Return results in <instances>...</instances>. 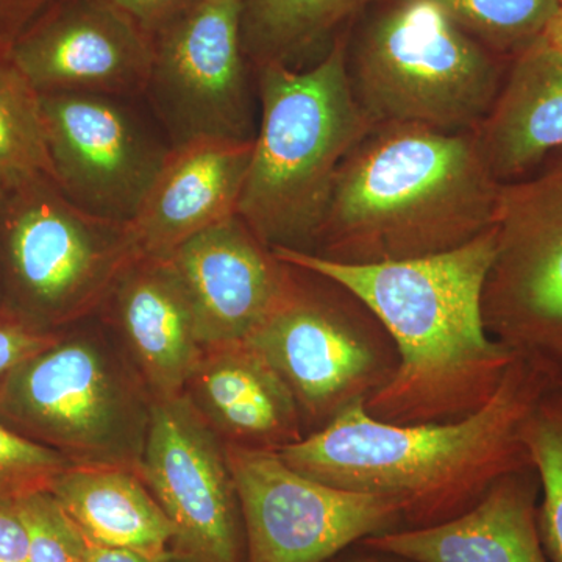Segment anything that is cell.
<instances>
[{
	"mask_svg": "<svg viewBox=\"0 0 562 562\" xmlns=\"http://www.w3.org/2000/svg\"><path fill=\"white\" fill-rule=\"evenodd\" d=\"M280 305L247 339L290 387L316 431L353 403L368 401L397 366L379 321L349 291L295 268Z\"/></svg>",
	"mask_w": 562,
	"mask_h": 562,
	"instance_id": "7",
	"label": "cell"
},
{
	"mask_svg": "<svg viewBox=\"0 0 562 562\" xmlns=\"http://www.w3.org/2000/svg\"><path fill=\"white\" fill-rule=\"evenodd\" d=\"M60 503L87 541L160 558L173 543V528L138 468L72 464L52 482Z\"/></svg>",
	"mask_w": 562,
	"mask_h": 562,
	"instance_id": "21",
	"label": "cell"
},
{
	"mask_svg": "<svg viewBox=\"0 0 562 562\" xmlns=\"http://www.w3.org/2000/svg\"><path fill=\"white\" fill-rule=\"evenodd\" d=\"M10 55L40 94L136 99L149 83L154 38L106 0H55Z\"/></svg>",
	"mask_w": 562,
	"mask_h": 562,
	"instance_id": "14",
	"label": "cell"
},
{
	"mask_svg": "<svg viewBox=\"0 0 562 562\" xmlns=\"http://www.w3.org/2000/svg\"><path fill=\"white\" fill-rule=\"evenodd\" d=\"M541 482L535 465L497 480L461 516L424 528H398L362 546L412 562H550L539 535Z\"/></svg>",
	"mask_w": 562,
	"mask_h": 562,
	"instance_id": "17",
	"label": "cell"
},
{
	"mask_svg": "<svg viewBox=\"0 0 562 562\" xmlns=\"http://www.w3.org/2000/svg\"><path fill=\"white\" fill-rule=\"evenodd\" d=\"M158 562H198L192 560V558L187 557V554L176 552V550H169L168 553L162 554Z\"/></svg>",
	"mask_w": 562,
	"mask_h": 562,
	"instance_id": "34",
	"label": "cell"
},
{
	"mask_svg": "<svg viewBox=\"0 0 562 562\" xmlns=\"http://www.w3.org/2000/svg\"><path fill=\"white\" fill-rule=\"evenodd\" d=\"M160 558L132 552V550L99 546V543L90 541H87V553H85V562H158Z\"/></svg>",
	"mask_w": 562,
	"mask_h": 562,
	"instance_id": "32",
	"label": "cell"
},
{
	"mask_svg": "<svg viewBox=\"0 0 562 562\" xmlns=\"http://www.w3.org/2000/svg\"><path fill=\"white\" fill-rule=\"evenodd\" d=\"M135 261L127 222L74 205L49 177L0 198V310L46 328L109 299Z\"/></svg>",
	"mask_w": 562,
	"mask_h": 562,
	"instance_id": "6",
	"label": "cell"
},
{
	"mask_svg": "<svg viewBox=\"0 0 562 562\" xmlns=\"http://www.w3.org/2000/svg\"><path fill=\"white\" fill-rule=\"evenodd\" d=\"M128 101L83 92L40 94L55 184L79 209L117 222L135 217L171 150Z\"/></svg>",
	"mask_w": 562,
	"mask_h": 562,
	"instance_id": "12",
	"label": "cell"
},
{
	"mask_svg": "<svg viewBox=\"0 0 562 562\" xmlns=\"http://www.w3.org/2000/svg\"><path fill=\"white\" fill-rule=\"evenodd\" d=\"M187 387L203 419L227 443L279 452L305 438L290 387L246 341L203 351Z\"/></svg>",
	"mask_w": 562,
	"mask_h": 562,
	"instance_id": "18",
	"label": "cell"
},
{
	"mask_svg": "<svg viewBox=\"0 0 562 562\" xmlns=\"http://www.w3.org/2000/svg\"><path fill=\"white\" fill-rule=\"evenodd\" d=\"M55 0H0V44L10 47Z\"/></svg>",
	"mask_w": 562,
	"mask_h": 562,
	"instance_id": "31",
	"label": "cell"
},
{
	"mask_svg": "<svg viewBox=\"0 0 562 562\" xmlns=\"http://www.w3.org/2000/svg\"><path fill=\"white\" fill-rule=\"evenodd\" d=\"M458 25L512 63L539 38L560 0H436Z\"/></svg>",
	"mask_w": 562,
	"mask_h": 562,
	"instance_id": "24",
	"label": "cell"
},
{
	"mask_svg": "<svg viewBox=\"0 0 562 562\" xmlns=\"http://www.w3.org/2000/svg\"><path fill=\"white\" fill-rule=\"evenodd\" d=\"M138 472L172 525L176 552L243 562L246 538L225 446L187 392L150 403Z\"/></svg>",
	"mask_w": 562,
	"mask_h": 562,
	"instance_id": "13",
	"label": "cell"
},
{
	"mask_svg": "<svg viewBox=\"0 0 562 562\" xmlns=\"http://www.w3.org/2000/svg\"><path fill=\"white\" fill-rule=\"evenodd\" d=\"M166 260L187 292L205 350L247 341L283 301L295 273L238 214L192 236Z\"/></svg>",
	"mask_w": 562,
	"mask_h": 562,
	"instance_id": "15",
	"label": "cell"
},
{
	"mask_svg": "<svg viewBox=\"0 0 562 562\" xmlns=\"http://www.w3.org/2000/svg\"><path fill=\"white\" fill-rule=\"evenodd\" d=\"M52 177L41 120L40 92L0 44V187Z\"/></svg>",
	"mask_w": 562,
	"mask_h": 562,
	"instance_id": "23",
	"label": "cell"
},
{
	"mask_svg": "<svg viewBox=\"0 0 562 562\" xmlns=\"http://www.w3.org/2000/svg\"><path fill=\"white\" fill-rule=\"evenodd\" d=\"M524 441L541 482L538 525L550 562H562V394L549 387L525 424Z\"/></svg>",
	"mask_w": 562,
	"mask_h": 562,
	"instance_id": "25",
	"label": "cell"
},
{
	"mask_svg": "<svg viewBox=\"0 0 562 562\" xmlns=\"http://www.w3.org/2000/svg\"><path fill=\"white\" fill-rule=\"evenodd\" d=\"M549 387L516 358L491 401L471 416L395 425L372 417L361 401L279 454L328 486L391 498L403 528L431 527L469 512L502 476L535 465L525 424Z\"/></svg>",
	"mask_w": 562,
	"mask_h": 562,
	"instance_id": "2",
	"label": "cell"
},
{
	"mask_svg": "<svg viewBox=\"0 0 562 562\" xmlns=\"http://www.w3.org/2000/svg\"><path fill=\"white\" fill-rule=\"evenodd\" d=\"M57 341L46 328L0 310V387L18 366Z\"/></svg>",
	"mask_w": 562,
	"mask_h": 562,
	"instance_id": "28",
	"label": "cell"
},
{
	"mask_svg": "<svg viewBox=\"0 0 562 562\" xmlns=\"http://www.w3.org/2000/svg\"><path fill=\"white\" fill-rule=\"evenodd\" d=\"M494 227L486 330L562 394V151L502 183Z\"/></svg>",
	"mask_w": 562,
	"mask_h": 562,
	"instance_id": "8",
	"label": "cell"
},
{
	"mask_svg": "<svg viewBox=\"0 0 562 562\" xmlns=\"http://www.w3.org/2000/svg\"><path fill=\"white\" fill-rule=\"evenodd\" d=\"M247 562H325L371 536L403 528L397 503L339 490L292 469L276 450L225 446Z\"/></svg>",
	"mask_w": 562,
	"mask_h": 562,
	"instance_id": "10",
	"label": "cell"
},
{
	"mask_svg": "<svg viewBox=\"0 0 562 562\" xmlns=\"http://www.w3.org/2000/svg\"><path fill=\"white\" fill-rule=\"evenodd\" d=\"M528 49L539 50L562 60V9L557 11L539 38Z\"/></svg>",
	"mask_w": 562,
	"mask_h": 562,
	"instance_id": "33",
	"label": "cell"
},
{
	"mask_svg": "<svg viewBox=\"0 0 562 562\" xmlns=\"http://www.w3.org/2000/svg\"><path fill=\"white\" fill-rule=\"evenodd\" d=\"M272 250L281 261L349 291L390 336L397 366L364 402L375 419L419 425L471 416L491 401L516 360L508 347L492 338L483 319L495 227L458 249L376 265Z\"/></svg>",
	"mask_w": 562,
	"mask_h": 562,
	"instance_id": "1",
	"label": "cell"
},
{
	"mask_svg": "<svg viewBox=\"0 0 562 562\" xmlns=\"http://www.w3.org/2000/svg\"><path fill=\"white\" fill-rule=\"evenodd\" d=\"M72 464L66 454L0 420V498L18 501L32 492L49 491L52 482Z\"/></svg>",
	"mask_w": 562,
	"mask_h": 562,
	"instance_id": "26",
	"label": "cell"
},
{
	"mask_svg": "<svg viewBox=\"0 0 562 562\" xmlns=\"http://www.w3.org/2000/svg\"><path fill=\"white\" fill-rule=\"evenodd\" d=\"M357 562H371V561H357Z\"/></svg>",
	"mask_w": 562,
	"mask_h": 562,
	"instance_id": "36",
	"label": "cell"
},
{
	"mask_svg": "<svg viewBox=\"0 0 562 562\" xmlns=\"http://www.w3.org/2000/svg\"><path fill=\"white\" fill-rule=\"evenodd\" d=\"M512 63L469 36L436 0H387L347 41L355 99L376 124L475 132Z\"/></svg>",
	"mask_w": 562,
	"mask_h": 562,
	"instance_id": "5",
	"label": "cell"
},
{
	"mask_svg": "<svg viewBox=\"0 0 562 562\" xmlns=\"http://www.w3.org/2000/svg\"><path fill=\"white\" fill-rule=\"evenodd\" d=\"M375 0H244L243 47L257 69L269 63L299 68L330 49L338 31Z\"/></svg>",
	"mask_w": 562,
	"mask_h": 562,
	"instance_id": "22",
	"label": "cell"
},
{
	"mask_svg": "<svg viewBox=\"0 0 562 562\" xmlns=\"http://www.w3.org/2000/svg\"><path fill=\"white\" fill-rule=\"evenodd\" d=\"M501 188L475 132L373 125L344 161L308 254L376 265L458 249L494 227Z\"/></svg>",
	"mask_w": 562,
	"mask_h": 562,
	"instance_id": "3",
	"label": "cell"
},
{
	"mask_svg": "<svg viewBox=\"0 0 562 562\" xmlns=\"http://www.w3.org/2000/svg\"><path fill=\"white\" fill-rule=\"evenodd\" d=\"M475 133L501 183L530 176L562 151V60L535 49L513 60Z\"/></svg>",
	"mask_w": 562,
	"mask_h": 562,
	"instance_id": "20",
	"label": "cell"
},
{
	"mask_svg": "<svg viewBox=\"0 0 562 562\" xmlns=\"http://www.w3.org/2000/svg\"><path fill=\"white\" fill-rule=\"evenodd\" d=\"M3 188L0 187V198H2Z\"/></svg>",
	"mask_w": 562,
	"mask_h": 562,
	"instance_id": "35",
	"label": "cell"
},
{
	"mask_svg": "<svg viewBox=\"0 0 562 562\" xmlns=\"http://www.w3.org/2000/svg\"><path fill=\"white\" fill-rule=\"evenodd\" d=\"M29 531L31 562H85L87 539L49 491L18 498Z\"/></svg>",
	"mask_w": 562,
	"mask_h": 562,
	"instance_id": "27",
	"label": "cell"
},
{
	"mask_svg": "<svg viewBox=\"0 0 562 562\" xmlns=\"http://www.w3.org/2000/svg\"><path fill=\"white\" fill-rule=\"evenodd\" d=\"M0 417L76 464L138 468L149 412L98 344L72 338L10 373Z\"/></svg>",
	"mask_w": 562,
	"mask_h": 562,
	"instance_id": "9",
	"label": "cell"
},
{
	"mask_svg": "<svg viewBox=\"0 0 562 562\" xmlns=\"http://www.w3.org/2000/svg\"><path fill=\"white\" fill-rule=\"evenodd\" d=\"M106 301H113L122 335L155 398L183 394L205 349L187 292L169 261H132Z\"/></svg>",
	"mask_w": 562,
	"mask_h": 562,
	"instance_id": "19",
	"label": "cell"
},
{
	"mask_svg": "<svg viewBox=\"0 0 562 562\" xmlns=\"http://www.w3.org/2000/svg\"><path fill=\"white\" fill-rule=\"evenodd\" d=\"M347 41L310 68L254 69L261 121L238 216L271 249L313 251L344 161L373 128L350 88Z\"/></svg>",
	"mask_w": 562,
	"mask_h": 562,
	"instance_id": "4",
	"label": "cell"
},
{
	"mask_svg": "<svg viewBox=\"0 0 562 562\" xmlns=\"http://www.w3.org/2000/svg\"><path fill=\"white\" fill-rule=\"evenodd\" d=\"M560 3H561V9H562V0H560Z\"/></svg>",
	"mask_w": 562,
	"mask_h": 562,
	"instance_id": "37",
	"label": "cell"
},
{
	"mask_svg": "<svg viewBox=\"0 0 562 562\" xmlns=\"http://www.w3.org/2000/svg\"><path fill=\"white\" fill-rule=\"evenodd\" d=\"M155 38L176 24L201 0H106Z\"/></svg>",
	"mask_w": 562,
	"mask_h": 562,
	"instance_id": "29",
	"label": "cell"
},
{
	"mask_svg": "<svg viewBox=\"0 0 562 562\" xmlns=\"http://www.w3.org/2000/svg\"><path fill=\"white\" fill-rule=\"evenodd\" d=\"M254 139L201 138L172 146L135 217V260L166 258L192 236L238 214Z\"/></svg>",
	"mask_w": 562,
	"mask_h": 562,
	"instance_id": "16",
	"label": "cell"
},
{
	"mask_svg": "<svg viewBox=\"0 0 562 562\" xmlns=\"http://www.w3.org/2000/svg\"><path fill=\"white\" fill-rule=\"evenodd\" d=\"M244 0H201L154 38L146 95L169 144L255 139Z\"/></svg>",
	"mask_w": 562,
	"mask_h": 562,
	"instance_id": "11",
	"label": "cell"
},
{
	"mask_svg": "<svg viewBox=\"0 0 562 562\" xmlns=\"http://www.w3.org/2000/svg\"><path fill=\"white\" fill-rule=\"evenodd\" d=\"M0 562H31V541L16 501L0 498Z\"/></svg>",
	"mask_w": 562,
	"mask_h": 562,
	"instance_id": "30",
	"label": "cell"
}]
</instances>
